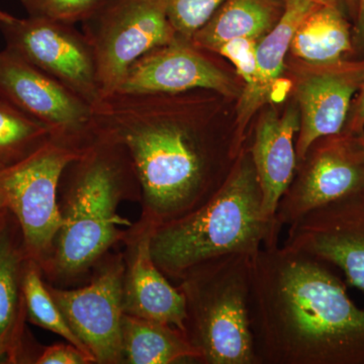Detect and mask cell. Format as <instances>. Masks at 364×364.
Instances as JSON below:
<instances>
[{
    "instance_id": "6",
    "label": "cell",
    "mask_w": 364,
    "mask_h": 364,
    "mask_svg": "<svg viewBox=\"0 0 364 364\" xmlns=\"http://www.w3.org/2000/svg\"><path fill=\"white\" fill-rule=\"evenodd\" d=\"M91 143L52 136L23 161L0 170V200L20 225L26 255L42 272L52 259L63 224L59 205L62 174Z\"/></svg>"
},
{
    "instance_id": "32",
    "label": "cell",
    "mask_w": 364,
    "mask_h": 364,
    "mask_svg": "<svg viewBox=\"0 0 364 364\" xmlns=\"http://www.w3.org/2000/svg\"><path fill=\"white\" fill-rule=\"evenodd\" d=\"M9 212L7 210L6 205H4V203L0 200V229L4 226V223H6L7 217H9Z\"/></svg>"
},
{
    "instance_id": "4",
    "label": "cell",
    "mask_w": 364,
    "mask_h": 364,
    "mask_svg": "<svg viewBox=\"0 0 364 364\" xmlns=\"http://www.w3.org/2000/svg\"><path fill=\"white\" fill-rule=\"evenodd\" d=\"M262 191L252 158L243 149L221 189L208 203L181 219L155 228L151 235L153 260L178 284L207 261L230 255H255L279 244L282 227L263 212Z\"/></svg>"
},
{
    "instance_id": "31",
    "label": "cell",
    "mask_w": 364,
    "mask_h": 364,
    "mask_svg": "<svg viewBox=\"0 0 364 364\" xmlns=\"http://www.w3.org/2000/svg\"><path fill=\"white\" fill-rule=\"evenodd\" d=\"M359 0H345V4H346L347 9L350 11L352 16L355 18L356 14H358Z\"/></svg>"
},
{
    "instance_id": "20",
    "label": "cell",
    "mask_w": 364,
    "mask_h": 364,
    "mask_svg": "<svg viewBox=\"0 0 364 364\" xmlns=\"http://www.w3.org/2000/svg\"><path fill=\"white\" fill-rule=\"evenodd\" d=\"M123 363H200V354L186 333L174 326L124 314L122 323Z\"/></svg>"
},
{
    "instance_id": "27",
    "label": "cell",
    "mask_w": 364,
    "mask_h": 364,
    "mask_svg": "<svg viewBox=\"0 0 364 364\" xmlns=\"http://www.w3.org/2000/svg\"><path fill=\"white\" fill-rule=\"evenodd\" d=\"M36 364H92V359L75 345L60 343L43 347Z\"/></svg>"
},
{
    "instance_id": "12",
    "label": "cell",
    "mask_w": 364,
    "mask_h": 364,
    "mask_svg": "<svg viewBox=\"0 0 364 364\" xmlns=\"http://www.w3.org/2000/svg\"><path fill=\"white\" fill-rule=\"evenodd\" d=\"M284 245L331 263L364 291V193L323 205L289 225Z\"/></svg>"
},
{
    "instance_id": "14",
    "label": "cell",
    "mask_w": 364,
    "mask_h": 364,
    "mask_svg": "<svg viewBox=\"0 0 364 364\" xmlns=\"http://www.w3.org/2000/svg\"><path fill=\"white\" fill-rule=\"evenodd\" d=\"M364 81V60H342L331 65L317 66L301 79L296 88L299 129L296 143L298 161L305 158L313 144L343 132L352 98Z\"/></svg>"
},
{
    "instance_id": "33",
    "label": "cell",
    "mask_w": 364,
    "mask_h": 364,
    "mask_svg": "<svg viewBox=\"0 0 364 364\" xmlns=\"http://www.w3.org/2000/svg\"><path fill=\"white\" fill-rule=\"evenodd\" d=\"M352 136H353L354 142H355L356 145H358L359 150H360V152L363 153L364 157V133L361 134V135Z\"/></svg>"
},
{
    "instance_id": "15",
    "label": "cell",
    "mask_w": 364,
    "mask_h": 364,
    "mask_svg": "<svg viewBox=\"0 0 364 364\" xmlns=\"http://www.w3.org/2000/svg\"><path fill=\"white\" fill-rule=\"evenodd\" d=\"M151 230L129 228L124 238V313L186 329V299L158 268L150 250Z\"/></svg>"
},
{
    "instance_id": "16",
    "label": "cell",
    "mask_w": 364,
    "mask_h": 364,
    "mask_svg": "<svg viewBox=\"0 0 364 364\" xmlns=\"http://www.w3.org/2000/svg\"><path fill=\"white\" fill-rule=\"evenodd\" d=\"M20 225L9 213L0 229V359L6 363H35L26 328L23 272L26 260Z\"/></svg>"
},
{
    "instance_id": "10",
    "label": "cell",
    "mask_w": 364,
    "mask_h": 364,
    "mask_svg": "<svg viewBox=\"0 0 364 364\" xmlns=\"http://www.w3.org/2000/svg\"><path fill=\"white\" fill-rule=\"evenodd\" d=\"M0 98L44 124L55 138L95 140V109L6 48L0 52Z\"/></svg>"
},
{
    "instance_id": "28",
    "label": "cell",
    "mask_w": 364,
    "mask_h": 364,
    "mask_svg": "<svg viewBox=\"0 0 364 364\" xmlns=\"http://www.w3.org/2000/svg\"><path fill=\"white\" fill-rule=\"evenodd\" d=\"M364 133V81L359 90L358 100H355L350 112L348 119L345 124V135L358 136Z\"/></svg>"
},
{
    "instance_id": "22",
    "label": "cell",
    "mask_w": 364,
    "mask_h": 364,
    "mask_svg": "<svg viewBox=\"0 0 364 364\" xmlns=\"http://www.w3.org/2000/svg\"><path fill=\"white\" fill-rule=\"evenodd\" d=\"M52 136L44 124L0 98V170L23 161Z\"/></svg>"
},
{
    "instance_id": "17",
    "label": "cell",
    "mask_w": 364,
    "mask_h": 364,
    "mask_svg": "<svg viewBox=\"0 0 364 364\" xmlns=\"http://www.w3.org/2000/svg\"><path fill=\"white\" fill-rule=\"evenodd\" d=\"M299 129V112L294 107L282 114L273 109L265 112L255 128L249 152L262 191L263 212L269 219H275L280 198L296 174L294 135Z\"/></svg>"
},
{
    "instance_id": "13",
    "label": "cell",
    "mask_w": 364,
    "mask_h": 364,
    "mask_svg": "<svg viewBox=\"0 0 364 364\" xmlns=\"http://www.w3.org/2000/svg\"><path fill=\"white\" fill-rule=\"evenodd\" d=\"M205 52L176 35L168 44L155 48L136 60L117 92L177 95L213 90L231 97L236 92L233 81Z\"/></svg>"
},
{
    "instance_id": "18",
    "label": "cell",
    "mask_w": 364,
    "mask_h": 364,
    "mask_svg": "<svg viewBox=\"0 0 364 364\" xmlns=\"http://www.w3.org/2000/svg\"><path fill=\"white\" fill-rule=\"evenodd\" d=\"M313 0H284V11L274 28L258 42L252 81L245 85L237 105L235 136L240 145L250 119L261 107L272 102L275 85L284 68L294 33L316 7Z\"/></svg>"
},
{
    "instance_id": "25",
    "label": "cell",
    "mask_w": 364,
    "mask_h": 364,
    "mask_svg": "<svg viewBox=\"0 0 364 364\" xmlns=\"http://www.w3.org/2000/svg\"><path fill=\"white\" fill-rule=\"evenodd\" d=\"M102 0H21L28 16L75 25L90 16Z\"/></svg>"
},
{
    "instance_id": "8",
    "label": "cell",
    "mask_w": 364,
    "mask_h": 364,
    "mask_svg": "<svg viewBox=\"0 0 364 364\" xmlns=\"http://www.w3.org/2000/svg\"><path fill=\"white\" fill-rule=\"evenodd\" d=\"M124 250H112L85 286L48 289L72 331L97 364H123Z\"/></svg>"
},
{
    "instance_id": "2",
    "label": "cell",
    "mask_w": 364,
    "mask_h": 364,
    "mask_svg": "<svg viewBox=\"0 0 364 364\" xmlns=\"http://www.w3.org/2000/svg\"><path fill=\"white\" fill-rule=\"evenodd\" d=\"M249 320L257 364H364V310L310 254L274 244L253 256Z\"/></svg>"
},
{
    "instance_id": "35",
    "label": "cell",
    "mask_w": 364,
    "mask_h": 364,
    "mask_svg": "<svg viewBox=\"0 0 364 364\" xmlns=\"http://www.w3.org/2000/svg\"><path fill=\"white\" fill-rule=\"evenodd\" d=\"M363 193H364V191H363Z\"/></svg>"
},
{
    "instance_id": "26",
    "label": "cell",
    "mask_w": 364,
    "mask_h": 364,
    "mask_svg": "<svg viewBox=\"0 0 364 364\" xmlns=\"http://www.w3.org/2000/svg\"><path fill=\"white\" fill-rule=\"evenodd\" d=\"M259 41L252 39H235L222 45L215 51L233 63L237 73L245 85L252 81L256 68V50Z\"/></svg>"
},
{
    "instance_id": "11",
    "label": "cell",
    "mask_w": 364,
    "mask_h": 364,
    "mask_svg": "<svg viewBox=\"0 0 364 364\" xmlns=\"http://www.w3.org/2000/svg\"><path fill=\"white\" fill-rule=\"evenodd\" d=\"M318 140L301 160V169L280 198L275 221L289 226L299 218L364 191V157L353 136L341 133Z\"/></svg>"
},
{
    "instance_id": "7",
    "label": "cell",
    "mask_w": 364,
    "mask_h": 364,
    "mask_svg": "<svg viewBox=\"0 0 364 364\" xmlns=\"http://www.w3.org/2000/svg\"><path fill=\"white\" fill-rule=\"evenodd\" d=\"M81 23L95 54L102 100L119 91L136 60L176 37L163 0H102Z\"/></svg>"
},
{
    "instance_id": "23",
    "label": "cell",
    "mask_w": 364,
    "mask_h": 364,
    "mask_svg": "<svg viewBox=\"0 0 364 364\" xmlns=\"http://www.w3.org/2000/svg\"><path fill=\"white\" fill-rule=\"evenodd\" d=\"M23 296H25L26 320L48 331L59 335L66 342L75 345L86 355L95 359L82 342L72 331L65 317L55 303L48 289L42 268L36 261L28 258L23 272Z\"/></svg>"
},
{
    "instance_id": "9",
    "label": "cell",
    "mask_w": 364,
    "mask_h": 364,
    "mask_svg": "<svg viewBox=\"0 0 364 364\" xmlns=\"http://www.w3.org/2000/svg\"><path fill=\"white\" fill-rule=\"evenodd\" d=\"M6 49L95 109L102 100L92 48L74 25L28 16L0 23Z\"/></svg>"
},
{
    "instance_id": "24",
    "label": "cell",
    "mask_w": 364,
    "mask_h": 364,
    "mask_svg": "<svg viewBox=\"0 0 364 364\" xmlns=\"http://www.w3.org/2000/svg\"><path fill=\"white\" fill-rule=\"evenodd\" d=\"M225 0H163L167 18L176 35L191 41Z\"/></svg>"
},
{
    "instance_id": "30",
    "label": "cell",
    "mask_w": 364,
    "mask_h": 364,
    "mask_svg": "<svg viewBox=\"0 0 364 364\" xmlns=\"http://www.w3.org/2000/svg\"><path fill=\"white\" fill-rule=\"evenodd\" d=\"M313 1L317 2L318 4H323V6H335L343 7L346 6L345 4V0H313Z\"/></svg>"
},
{
    "instance_id": "21",
    "label": "cell",
    "mask_w": 364,
    "mask_h": 364,
    "mask_svg": "<svg viewBox=\"0 0 364 364\" xmlns=\"http://www.w3.org/2000/svg\"><path fill=\"white\" fill-rule=\"evenodd\" d=\"M352 45L343 7L320 4L296 28L289 50L312 65H331L342 61Z\"/></svg>"
},
{
    "instance_id": "29",
    "label": "cell",
    "mask_w": 364,
    "mask_h": 364,
    "mask_svg": "<svg viewBox=\"0 0 364 364\" xmlns=\"http://www.w3.org/2000/svg\"><path fill=\"white\" fill-rule=\"evenodd\" d=\"M355 33H354L353 43L364 50V0H359L358 14L355 16Z\"/></svg>"
},
{
    "instance_id": "3",
    "label": "cell",
    "mask_w": 364,
    "mask_h": 364,
    "mask_svg": "<svg viewBox=\"0 0 364 364\" xmlns=\"http://www.w3.org/2000/svg\"><path fill=\"white\" fill-rule=\"evenodd\" d=\"M135 170L119 144L95 133V139L66 167L59 186L63 224L54 253L43 272L55 287H70L90 279L105 256L123 245L133 223L117 208L124 200L140 202Z\"/></svg>"
},
{
    "instance_id": "5",
    "label": "cell",
    "mask_w": 364,
    "mask_h": 364,
    "mask_svg": "<svg viewBox=\"0 0 364 364\" xmlns=\"http://www.w3.org/2000/svg\"><path fill=\"white\" fill-rule=\"evenodd\" d=\"M251 261L230 254L198 265L177 284L186 333L203 364H257L249 320Z\"/></svg>"
},
{
    "instance_id": "19",
    "label": "cell",
    "mask_w": 364,
    "mask_h": 364,
    "mask_svg": "<svg viewBox=\"0 0 364 364\" xmlns=\"http://www.w3.org/2000/svg\"><path fill=\"white\" fill-rule=\"evenodd\" d=\"M284 11V0H225L191 42L215 53L229 41H260L274 28Z\"/></svg>"
},
{
    "instance_id": "1",
    "label": "cell",
    "mask_w": 364,
    "mask_h": 364,
    "mask_svg": "<svg viewBox=\"0 0 364 364\" xmlns=\"http://www.w3.org/2000/svg\"><path fill=\"white\" fill-rule=\"evenodd\" d=\"M191 91L117 92L95 107V133L121 145L135 170L141 215L134 229L153 231L202 207L224 186L243 151L213 140L200 117L202 102Z\"/></svg>"
},
{
    "instance_id": "34",
    "label": "cell",
    "mask_w": 364,
    "mask_h": 364,
    "mask_svg": "<svg viewBox=\"0 0 364 364\" xmlns=\"http://www.w3.org/2000/svg\"><path fill=\"white\" fill-rule=\"evenodd\" d=\"M14 18V16L6 13V11H2L1 9H0V23H4V21H13Z\"/></svg>"
}]
</instances>
